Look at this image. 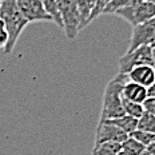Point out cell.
I'll list each match as a JSON object with an SVG mask.
<instances>
[{
  "label": "cell",
  "instance_id": "cell-1",
  "mask_svg": "<svg viewBox=\"0 0 155 155\" xmlns=\"http://www.w3.org/2000/svg\"><path fill=\"white\" fill-rule=\"evenodd\" d=\"M126 82H128V76L118 74L114 79L107 83L104 94H103V104L99 122L111 120V119H116L126 115L123 104H122L123 86L126 84Z\"/></svg>",
  "mask_w": 155,
  "mask_h": 155
},
{
  "label": "cell",
  "instance_id": "cell-2",
  "mask_svg": "<svg viewBox=\"0 0 155 155\" xmlns=\"http://www.w3.org/2000/svg\"><path fill=\"white\" fill-rule=\"evenodd\" d=\"M0 19L4 21L9 36L8 44L3 52L5 55H9L14 51L21 32L24 31V28L30 23L20 12L16 0H3L0 3Z\"/></svg>",
  "mask_w": 155,
  "mask_h": 155
},
{
  "label": "cell",
  "instance_id": "cell-3",
  "mask_svg": "<svg viewBox=\"0 0 155 155\" xmlns=\"http://www.w3.org/2000/svg\"><path fill=\"white\" fill-rule=\"evenodd\" d=\"M63 30L70 40H76L80 31V15L74 0H58Z\"/></svg>",
  "mask_w": 155,
  "mask_h": 155
},
{
  "label": "cell",
  "instance_id": "cell-4",
  "mask_svg": "<svg viewBox=\"0 0 155 155\" xmlns=\"http://www.w3.org/2000/svg\"><path fill=\"white\" fill-rule=\"evenodd\" d=\"M114 15L122 18L127 23H130L132 27H137V25L155 18V5L151 2L143 0V2L138 3V4L118 9Z\"/></svg>",
  "mask_w": 155,
  "mask_h": 155
},
{
  "label": "cell",
  "instance_id": "cell-5",
  "mask_svg": "<svg viewBox=\"0 0 155 155\" xmlns=\"http://www.w3.org/2000/svg\"><path fill=\"white\" fill-rule=\"evenodd\" d=\"M119 74L127 75L128 72L138 66H153V55H151V46H143L131 52H126L123 56L119 58Z\"/></svg>",
  "mask_w": 155,
  "mask_h": 155
},
{
  "label": "cell",
  "instance_id": "cell-6",
  "mask_svg": "<svg viewBox=\"0 0 155 155\" xmlns=\"http://www.w3.org/2000/svg\"><path fill=\"white\" fill-rule=\"evenodd\" d=\"M155 43V18L144 21L137 27H132V34L127 52L143 46H153Z\"/></svg>",
  "mask_w": 155,
  "mask_h": 155
},
{
  "label": "cell",
  "instance_id": "cell-7",
  "mask_svg": "<svg viewBox=\"0 0 155 155\" xmlns=\"http://www.w3.org/2000/svg\"><path fill=\"white\" fill-rule=\"evenodd\" d=\"M18 7L28 23L35 21H52V18L48 15L41 0H16Z\"/></svg>",
  "mask_w": 155,
  "mask_h": 155
},
{
  "label": "cell",
  "instance_id": "cell-8",
  "mask_svg": "<svg viewBox=\"0 0 155 155\" xmlns=\"http://www.w3.org/2000/svg\"><path fill=\"white\" fill-rule=\"evenodd\" d=\"M130 137L122 131L119 127L114 124H110L107 122H99L95 132V144L106 143V142H112V143H123V142Z\"/></svg>",
  "mask_w": 155,
  "mask_h": 155
},
{
  "label": "cell",
  "instance_id": "cell-9",
  "mask_svg": "<svg viewBox=\"0 0 155 155\" xmlns=\"http://www.w3.org/2000/svg\"><path fill=\"white\" fill-rule=\"evenodd\" d=\"M128 80L146 87H151L155 83V71L153 66H138L127 74Z\"/></svg>",
  "mask_w": 155,
  "mask_h": 155
},
{
  "label": "cell",
  "instance_id": "cell-10",
  "mask_svg": "<svg viewBox=\"0 0 155 155\" xmlns=\"http://www.w3.org/2000/svg\"><path fill=\"white\" fill-rule=\"evenodd\" d=\"M123 98H126L127 101L134 102V103L143 104V102L148 98V92H147L146 87L128 80L123 86Z\"/></svg>",
  "mask_w": 155,
  "mask_h": 155
},
{
  "label": "cell",
  "instance_id": "cell-11",
  "mask_svg": "<svg viewBox=\"0 0 155 155\" xmlns=\"http://www.w3.org/2000/svg\"><path fill=\"white\" fill-rule=\"evenodd\" d=\"M76 4V8L80 15V31L88 25V19L91 15L94 7H95L96 0H74Z\"/></svg>",
  "mask_w": 155,
  "mask_h": 155
},
{
  "label": "cell",
  "instance_id": "cell-12",
  "mask_svg": "<svg viewBox=\"0 0 155 155\" xmlns=\"http://www.w3.org/2000/svg\"><path fill=\"white\" fill-rule=\"evenodd\" d=\"M106 122L119 127L122 131H124L126 134H128V135L132 134V132L138 128V119L132 118V116H128V115L120 116V118H116V119H111V120H106Z\"/></svg>",
  "mask_w": 155,
  "mask_h": 155
},
{
  "label": "cell",
  "instance_id": "cell-13",
  "mask_svg": "<svg viewBox=\"0 0 155 155\" xmlns=\"http://www.w3.org/2000/svg\"><path fill=\"white\" fill-rule=\"evenodd\" d=\"M119 153H122L120 143L106 142V143L95 144L91 151V155H118Z\"/></svg>",
  "mask_w": 155,
  "mask_h": 155
},
{
  "label": "cell",
  "instance_id": "cell-14",
  "mask_svg": "<svg viewBox=\"0 0 155 155\" xmlns=\"http://www.w3.org/2000/svg\"><path fill=\"white\" fill-rule=\"evenodd\" d=\"M120 147H122V153L124 155H142L147 150L143 144L139 143L137 139H134V138H131V137H128L127 139L120 144Z\"/></svg>",
  "mask_w": 155,
  "mask_h": 155
},
{
  "label": "cell",
  "instance_id": "cell-15",
  "mask_svg": "<svg viewBox=\"0 0 155 155\" xmlns=\"http://www.w3.org/2000/svg\"><path fill=\"white\" fill-rule=\"evenodd\" d=\"M122 104H123V110H124L126 115L132 116V118H135V119H139L144 112L143 106L142 104H139V103H134L131 101H127L126 98H122Z\"/></svg>",
  "mask_w": 155,
  "mask_h": 155
},
{
  "label": "cell",
  "instance_id": "cell-16",
  "mask_svg": "<svg viewBox=\"0 0 155 155\" xmlns=\"http://www.w3.org/2000/svg\"><path fill=\"white\" fill-rule=\"evenodd\" d=\"M44 8L48 12V15L52 18V21L55 24H58L60 28H63L62 24V19H60V14H59V8H58V0H41Z\"/></svg>",
  "mask_w": 155,
  "mask_h": 155
},
{
  "label": "cell",
  "instance_id": "cell-17",
  "mask_svg": "<svg viewBox=\"0 0 155 155\" xmlns=\"http://www.w3.org/2000/svg\"><path fill=\"white\" fill-rule=\"evenodd\" d=\"M143 2V0H111L110 4L104 8L103 14H112L114 15L118 9H122V8H126V7H130V5H134V4H138V3Z\"/></svg>",
  "mask_w": 155,
  "mask_h": 155
},
{
  "label": "cell",
  "instance_id": "cell-18",
  "mask_svg": "<svg viewBox=\"0 0 155 155\" xmlns=\"http://www.w3.org/2000/svg\"><path fill=\"white\" fill-rule=\"evenodd\" d=\"M140 131H147L151 134H155V116L148 114V112H143V115L138 119V128Z\"/></svg>",
  "mask_w": 155,
  "mask_h": 155
},
{
  "label": "cell",
  "instance_id": "cell-19",
  "mask_svg": "<svg viewBox=\"0 0 155 155\" xmlns=\"http://www.w3.org/2000/svg\"><path fill=\"white\" fill-rule=\"evenodd\" d=\"M131 138L137 139L139 143H142L144 147L151 146L153 143H155V134H151V132L147 131H140V130H135L132 134H130Z\"/></svg>",
  "mask_w": 155,
  "mask_h": 155
},
{
  "label": "cell",
  "instance_id": "cell-20",
  "mask_svg": "<svg viewBox=\"0 0 155 155\" xmlns=\"http://www.w3.org/2000/svg\"><path fill=\"white\" fill-rule=\"evenodd\" d=\"M110 2H111V0H96L95 7H94L92 12H91V15H90L88 24L91 23L92 20H95V19L98 18V16H101V15L103 14V11H104V8L110 4Z\"/></svg>",
  "mask_w": 155,
  "mask_h": 155
},
{
  "label": "cell",
  "instance_id": "cell-21",
  "mask_svg": "<svg viewBox=\"0 0 155 155\" xmlns=\"http://www.w3.org/2000/svg\"><path fill=\"white\" fill-rule=\"evenodd\" d=\"M8 40H9V36H8L7 27H5L4 21L0 19V50L4 51V48L8 44Z\"/></svg>",
  "mask_w": 155,
  "mask_h": 155
},
{
  "label": "cell",
  "instance_id": "cell-22",
  "mask_svg": "<svg viewBox=\"0 0 155 155\" xmlns=\"http://www.w3.org/2000/svg\"><path fill=\"white\" fill-rule=\"evenodd\" d=\"M143 110L144 112H148V114L154 115L155 116V98H151V96H148L146 101L143 102Z\"/></svg>",
  "mask_w": 155,
  "mask_h": 155
},
{
  "label": "cell",
  "instance_id": "cell-23",
  "mask_svg": "<svg viewBox=\"0 0 155 155\" xmlns=\"http://www.w3.org/2000/svg\"><path fill=\"white\" fill-rule=\"evenodd\" d=\"M147 92H148V96H151V98H155V83L151 87H148Z\"/></svg>",
  "mask_w": 155,
  "mask_h": 155
},
{
  "label": "cell",
  "instance_id": "cell-24",
  "mask_svg": "<svg viewBox=\"0 0 155 155\" xmlns=\"http://www.w3.org/2000/svg\"><path fill=\"white\" fill-rule=\"evenodd\" d=\"M151 55H153V67L155 68V47H151Z\"/></svg>",
  "mask_w": 155,
  "mask_h": 155
},
{
  "label": "cell",
  "instance_id": "cell-25",
  "mask_svg": "<svg viewBox=\"0 0 155 155\" xmlns=\"http://www.w3.org/2000/svg\"><path fill=\"white\" fill-rule=\"evenodd\" d=\"M142 155H153V154H151V153H150V151H148V150H146V151H144V153L142 154Z\"/></svg>",
  "mask_w": 155,
  "mask_h": 155
},
{
  "label": "cell",
  "instance_id": "cell-26",
  "mask_svg": "<svg viewBox=\"0 0 155 155\" xmlns=\"http://www.w3.org/2000/svg\"><path fill=\"white\" fill-rule=\"evenodd\" d=\"M147 2H151V3H153V4L155 5V0H147Z\"/></svg>",
  "mask_w": 155,
  "mask_h": 155
},
{
  "label": "cell",
  "instance_id": "cell-27",
  "mask_svg": "<svg viewBox=\"0 0 155 155\" xmlns=\"http://www.w3.org/2000/svg\"><path fill=\"white\" fill-rule=\"evenodd\" d=\"M118 155H124V154H123V153H119V154H118Z\"/></svg>",
  "mask_w": 155,
  "mask_h": 155
},
{
  "label": "cell",
  "instance_id": "cell-28",
  "mask_svg": "<svg viewBox=\"0 0 155 155\" xmlns=\"http://www.w3.org/2000/svg\"><path fill=\"white\" fill-rule=\"evenodd\" d=\"M151 47H155V43H154V44H153V46H151Z\"/></svg>",
  "mask_w": 155,
  "mask_h": 155
},
{
  "label": "cell",
  "instance_id": "cell-29",
  "mask_svg": "<svg viewBox=\"0 0 155 155\" xmlns=\"http://www.w3.org/2000/svg\"><path fill=\"white\" fill-rule=\"evenodd\" d=\"M2 2H3V0H0V3H2Z\"/></svg>",
  "mask_w": 155,
  "mask_h": 155
},
{
  "label": "cell",
  "instance_id": "cell-30",
  "mask_svg": "<svg viewBox=\"0 0 155 155\" xmlns=\"http://www.w3.org/2000/svg\"><path fill=\"white\" fill-rule=\"evenodd\" d=\"M154 71H155V68H154Z\"/></svg>",
  "mask_w": 155,
  "mask_h": 155
}]
</instances>
